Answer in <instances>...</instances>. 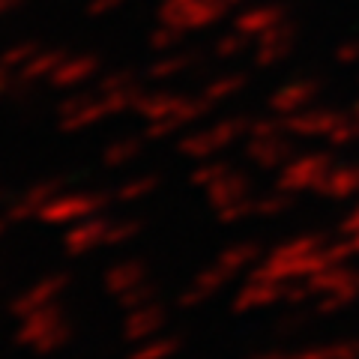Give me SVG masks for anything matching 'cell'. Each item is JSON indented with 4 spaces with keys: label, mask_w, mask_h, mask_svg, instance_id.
Segmentation results:
<instances>
[{
    "label": "cell",
    "mask_w": 359,
    "mask_h": 359,
    "mask_svg": "<svg viewBox=\"0 0 359 359\" xmlns=\"http://www.w3.org/2000/svg\"><path fill=\"white\" fill-rule=\"evenodd\" d=\"M287 294V282L269 278L261 273H252L245 282L240 285L237 297H233V311L237 314H252V311H264L276 302H285Z\"/></svg>",
    "instance_id": "6"
},
{
    "label": "cell",
    "mask_w": 359,
    "mask_h": 359,
    "mask_svg": "<svg viewBox=\"0 0 359 359\" xmlns=\"http://www.w3.org/2000/svg\"><path fill=\"white\" fill-rule=\"evenodd\" d=\"M332 162L327 156H299V159H290L285 168H278V180L276 186L285 189L290 195L299 192H318L323 177L330 174Z\"/></svg>",
    "instance_id": "5"
},
{
    "label": "cell",
    "mask_w": 359,
    "mask_h": 359,
    "mask_svg": "<svg viewBox=\"0 0 359 359\" xmlns=\"http://www.w3.org/2000/svg\"><path fill=\"white\" fill-rule=\"evenodd\" d=\"M60 192L57 183H39L33 186L30 192H25L13 207H9V222H27V219H39V212L45 210V204Z\"/></svg>",
    "instance_id": "16"
},
{
    "label": "cell",
    "mask_w": 359,
    "mask_h": 359,
    "mask_svg": "<svg viewBox=\"0 0 359 359\" xmlns=\"http://www.w3.org/2000/svg\"><path fill=\"white\" fill-rule=\"evenodd\" d=\"M105 207V195H93V192H57L45 210L39 212V222L45 224H60V228H69V224L99 216Z\"/></svg>",
    "instance_id": "4"
},
{
    "label": "cell",
    "mask_w": 359,
    "mask_h": 359,
    "mask_svg": "<svg viewBox=\"0 0 359 359\" xmlns=\"http://www.w3.org/2000/svg\"><path fill=\"white\" fill-rule=\"evenodd\" d=\"M69 323H66L63 311L54 306H45L39 311H30L25 318H18V330H15V344H21L30 353L48 356L57 353L60 347L69 341Z\"/></svg>",
    "instance_id": "2"
},
{
    "label": "cell",
    "mask_w": 359,
    "mask_h": 359,
    "mask_svg": "<svg viewBox=\"0 0 359 359\" xmlns=\"http://www.w3.org/2000/svg\"><path fill=\"white\" fill-rule=\"evenodd\" d=\"M231 171H233V168H231V165H222V162L192 168V186H198L201 192H207L212 183H219V180H222L224 174H231Z\"/></svg>",
    "instance_id": "22"
},
{
    "label": "cell",
    "mask_w": 359,
    "mask_h": 359,
    "mask_svg": "<svg viewBox=\"0 0 359 359\" xmlns=\"http://www.w3.org/2000/svg\"><path fill=\"white\" fill-rule=\"evenodd\" d=\"M353 138H356V129H353V126H335L330 141H332V144H351Z\"/></svg>",
    "instance_id": "28"
},
{
    "label": "cell",
    "mask_w": 359,
    "mask_h": 359,
    "mask_svg": "<svg viewBox=\"0 0 359 359\" xmlns=\"http://www.w3.org/2000/svg\"><path fill=\"white\" fill-rule=\"evenodd\" d=\"M132 156H135V147H120V144H117V147L111 150L105 159H108V165H123V162H129Z\"/></svg>",
    "instance_id": "27"
},
{
    "label": "cell",
    "mask_w": 359,
    "mask_h": 359,
    "mask_svg": "<svg viewBox=\"0 0 359 359\" xmlns=\"http://www.w3.org/2000/svg\"><path fill=\"white\" fill-rule=\"evenodd\" d=\"M228 141H231V132H210V135H201V138L186 141L183 153H189V156H210L212 150H222Z\"/></svg>",
    "instance_id": "21"
},
{
    "label": "cell",
    "mask_w": 359,
    "mask_h": 359,
    "mask_svg": "<svg viewBox=\"0 0 359 359\" xmlns=\"http://www.w3.org/2000/svg\"><path fill=\"white\" fill-rule=\"evenodd\" d=\"M347 240H351V245H353V252H356V257H359V231H356V233H351V237H347Z\"/></svg>",
    "instance_id": "29"
},
{
    "label": "cell",
    "mask_w": 359,
    "mask_h": 359,
    "mask_svg": "<svg viewBox=\"0 0 359 359\" xmlns=\"http://www.w3.org/2000/svg\"><path fill=\"white\" fill-rule=\"evenodd\" d=\"M290 144L285 141H255L249 147V159L261 168V171H278L287 165Z\"/></svg>",
    "instance_id": "17"
},
{
    "label": "cell",
    "mask_w": 359,
    "mask_h": 359,
    "mask_svg": "<svg viewBox=\"0 0 359 359\" xmlns=\"http://www.w3.org/2000/svg\"><path fill=\"white\" fill-rule=\"evenodd\" d=\"M318 195L330 201H347L359 195V165H339L330 168V174L323 177Z\"/></svg>",
    "instance_id": "12"
},
{
    "label": "cell",
    "mask_w": 359,
    "mask_h": 359,
    "mask_svg": "<svg viewBox=\"0 0 359 359\" xmlns=\"http://www.w3.org/2000/svg\"><path fill=\"white\" fill-rule=\"evenodd\" d=\"M108 222L111 219L90 216V219H81V222L69 224L66 233H63V252L72 255V257H81V255L102 249L105 240H108Z\"/></svg>",
    "instance_id": "8"
},
{
    "label": "cell",
    "mask_w": 359,
    "mask_h": 359,
    "mask_svg": "<svg viewBox=\"0 0 359 359\" xmlns=\"http://www.w3.org/2000/svg\"><path fill=\"white\" fill-rule=\"evenodd\" d=\"M314 302H318L320 314H335L359 299V269L347 264H332L323 266L320 273L306 278Z\"/></svg>",
    "instance_id": "3"
},
{
    "label": "cell",
    "mask_w": 359,
    "mask_h": 359,
    "mask_svg": "<svg viewBox=\"0 0 359 359\" xmlns=\"http://www.w3.org/2000/svg\"><path fill=\"white\" fill-rule=\"evenodd\" d=\"M228 282H233V278L224 276L216 264H210L204 273H198L195 282L183 290V297H180V306H186V309H189V306H192V309H195V306H204V302H207L210 297H216Z\"/></svg>",
    "instance_id": "11"
},
{
    "label": "cell",
    "mask_w": 359,
    "mask_h": 359,
    "mask_svg": "<svg viewBox=\"0 0 359 359\" xmlns=\"http://www.w3.org/2000/svg\"><path fill=\"white\" fill-rule=\"evenodd\" d=\"M327 240L320 233H299L294 240L278 243L273 252L261 257L255 273L278 278V282H306L309 276L320 273L323 266H332L323 252Z\"/></svg>",
    "instance_id": "1"
},
{
    "label": "cell",
    "mask_w": 359,
    "mask_h": 359,
    "mask_svg": "<svg viewBox=\"0 0 359 359\" xmlns=\"http://www.w3.org/2000/svg\"><path fill=\"white\" fill-rule=\"evenodd\" d=\"M327 129H330V120H323V117H306V120L294 123V132H299V135H318Z\"/></svg>",
    "instance_id": "25"
},
{
    "label": "cell",
    "mask_w": 359,
    "mask_h": 359,
    "mask_svg": "<svg viewBox=\"0 0 359 359\" xmlns=\"http://www.w3.org/2000/svg\"><path fill=\"white\" fill-rule=\"evenodd\" d=\"M0 198H4V192H0Z\"/></svg>",
    "instance_id": "31"
},
{
    "label": "cell",
    "mask_w": 359,
    "mask_h": 359,
    "mask_svg": "<svg viewBox=\"0 0 359 359\" xmlns=\"http://www.w3.org/2000/svg\"><path fill=\"white\" fill-rule=\"evenodd\" d=\"M261 257H264V252H261V245L257 243H233L212 264H216L228 278H237L240 273H245V269L261 264Z\"/></svg>",
    "instance_id": "14"
},
{
    "label": "cell",
    "mask_w": 359,
    "mask_h": 359,
    "mask_svg": "<svg viewBox=\"0 0 359 359\" xmlns=\"http://www.w3.org/2000/svg\"><path fill=\"white\" fill-rule=\"evenodd\" d=\"M156 186H159V180H156L153 174H147V177H132L129 183H123V186L114 189V198L120 201V204H135V201L150 198L156 192Z\"/></svg>",
    "instance_id": "19"
},
{
    "label": "cell",
    "mask_w": 359,
    "mask_h": 359,
    "mask_svg": "<svg viewBox=\"0 0 359 359\" xmlns=\"http://www.w3.org/2000/svg\"><path fill=\"white\" fill-rule=\"evenodd\" d=\"M168 323V314L159 302H147V306H138L126 311V320H123V339L129 344H138L144 339H153V335H159Z\"/></svg>",
    "instance_id": "9"
},
{
    "label": "cell",
    "mask_w": 359,
    "mask_h": 359,
    "mask_svg": "<svg viewBox=\"0 0 359 359\" xmlns=\"http://www.w3.org/2000/svg\"><path fill=\"white\" fill-rule=\"evenodd\" d=\"M359 231V204L353 207V210H347V216L341 219V224H339V233L341 237H351V233H356Z\"/></svg>",
    "instance_id": "26"
},
{
    "label": "cell",
    "mask_w": 359,
    "mask_h": 359,
    "mask_svg": "<svg viewBox=\"0 0 359 359\" xmlns=\"http://www.w3.org/2000/svg\"><path fill=\"white\" fill-rule=\"evenodd\" d=\"M249 359H359V339L314 344V347H302V351H294V353H257Z\"/></svg>",
    "instance_id": "10"
},
{
    "label": "cell",
    "mask_w": 359,
    "mask_h": 359,
    "mask_svg": "<svg viewBox=\"0 0 359 359\" xmlns=\"http://www.w3.org/2000/svg\"><path fill=\"white\" fill-rule=\"evenodd\" d=\"M141 224L135 219H120V222H108V240L105 245H126L129 240L138 237Z\"/></svg>",
    "instance_id": "23"
},
{
    "label": "cell",
    "mask_w": 359,
    "mask_h": 359,
    "mask_svg": "<svg viewBox=\"0 0 359 359\" xmlns=\"http://www.w3.org/2000/svg\"><path fill=\"white\" fill-rule=\"evenodd\" d=\"M180 351V339L177 335H153L138 344H132V351L126 359H171Z\"/></svg>",
    "instance_id": "18"
},
{
    "label": "cell",
    "mask_w": 359,
    "mask_h": 359,
    "mask_svg": "<svg viewBox=\"0 0 359 359\" xmlns=\"http://www.w3.org/2000/svg\"><path fill=\"white\" fill-rule=\"evenodd\" d=\"M4 231H6V222H4V219H0V237H4Z\"/></svg>",
    "instance_id": "30"
},
{
    "label": "cell",
    "mask_w": 359,
    "mask_h": 359,
    "mask_svg": "<svg viewBox=\"0 0 359 359\" xmlns=\"http://www.w3.org/2000/svg\"><path fill=\"white\" fill-rule=\"evenodd\" d=\"M249 195H252V183H249V177L240 174V171L224 174L219 183H212V186L207 189V201H210L212 210L231 207V204H237V201L249 198Z\"/></svg>",
    "instance_id": "15"
},
{
    "label": "cell",
    "mask_w": 359,
    "mask_h": 359,
    "mask_svg": "<svg viewBox=\"0 0 359 359\" xmlns=\"http://www.w3.org/2000/svg\"><path fill=\"white\" fill-rule=\"evenodd\" d=\"M290 204H294V195L276 186V192H269V195H264V198H255V216H261V219H276V216H282V212H287Z\"/></svg>",
    "instance_id": "20"
},
{
    "label": "cell",
    "mask_w": 359,
    "mask_h": 359,
    "mask_svg": "<svg viewBox=\"0 0 359 359\" xmlns=\"http://www.w3.org/2000/svg\"><path fill=\"white\" fill-rule=\"evenodd\" d=\"M153 299H156V287H153L150 282H144V285H138V287H132L129 294L117 297V306H120L123 311H132V309H138V306H147V302H153Z\"/></svg>",
    "instance_id": "24"
},
{
    "label": "cell",
    "mask_w": 359,
    "mask_h": 359,
    "mask_svg": "<svg viewBox=\"0 0 359 359\" xmlns=\"http://www.w3.org/2000/svg\"><path fill=\"white\" fill-rule=\"evenodd\" d=\"M144 282H147V264H141V261H120V264L111 266L105 273V278H102L105 290L114 299L129 294L132 287H138Z\"/></svg>",
    "instance_id": "13"
},
{
    "label": "cell",
    "mask_w": 359,
    "mask_h": 359,
    "mask_svg": "<svg viewBox=\"0 0 359 359\" xmlns=\"http://www.w3.org/2000/svg\"><path fill=\"white\" fill-rule=\"evenodd\" d=\"M66 287H69V276H66V273H51V276L39 278V282L33 285V287L21 290V294L13 299V314H15V320L25 318V314H30V311H39V309H45V306H54Z\"/></svg>",
    "instance_id": "7"
}]
</instances>
